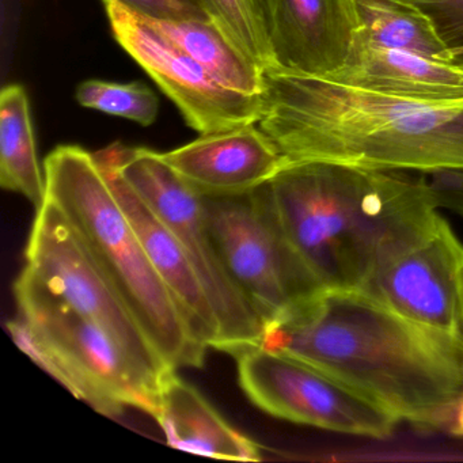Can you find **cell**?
Instances as JSON below:
<instances>
[{
	"instance_id": "1",
	"label": "cell",
	"mask_w": 463,
	"mask_h": 463,
	"mask_svg": "<svg viewBox=\"0 0 463 463\" xmlns=\"http://www.w3.org/2000/svg\"><path fill=\"white\" fill-rule=\"evenodd\" d=\"M260 346L294 357L394 417L446 430L463 395V335L360 289H322L265 322Z\"/></svg>"
},
{
	"instance_id": "2",
	"label": "cell",
	"mask_w": 463,
	"mask_h": 463,
	"mask_svg": "<svg viewBox=\"0 0 463 463\" xmlns=\"http://www.w3.org/2000/svg\"><path fill=\"white\" fill-rule=\"evenodd\" d=\"M257 126L288 162L420 175L463 170V107L382 96L329 77L264 71Z\"/></svg>"
},
{
	"instance_id": "3",
	"label": "cell",
	"mask_w": 463,
	"mask_h": 463,
	"mask_svg": "<svg viewBox=\"0 0 463 463\" xmlns=\"http://www.w3.org/2000/svg\"><path fill=\"white\" fill-rule=\"evenodd\" d=\"M265 188L287 240L324 289H359L441 215L420 173L288 162Z\"/></svg>"
},
{
	"instance_id": "4",
	"label": "cell",
	"mask_w": 463,
	"mask_h": 463,
	"mask_svg": "<svg viewBox=\"0 0 463 463\" xmlns=\"http://www.w3.org/2000/svg\"><path fill=\"white\" fill-rule=\"evenodd\" d=\"M48 197L80 232L170 367H203L210 346L151 264L94 153L59 146L44 162Z\"/></svg>"
},
{
	"instance_id": "5",
	"label": "cell",
	"mask_w": 463,
	"mask_h": 463,
	"mask_svg": "<svg viewBox=\"0 0 463 463\" xmlns=\"http://www.w3.org/2000/svg\"><path fill=\"white\" fill-rule=\"evenodd\" d=\"M18 317L7 324L18 348L78 400L108 417L127 408L153 417L162 378L107 330L24 269L14 284Z\"/></svg>"
},
{
	"instance_id": "6",
	"label": "cell",
	"mask_w": 463,
	"mask_h": 463,
	"mask_svg": "<svg viewBox=\"0 0 463 463\" xmlns=\"http://www.w3.org/2000/svg\"><path fill=\"white\" fill-rule=\"evenodd\" d=\"M94 156L113 167L145 199L185 249L218 319V351L235 356L243 349L260 345L264 321L222 262L205 218L202 194L156 151L118 142Z\"/></svg>"
},
{
	"instance_id": "7",
	"label": "cell",
	"mask_w": 463,
	"mask_h": 463,
	"mask_svg": "<svg viewBox=\"0 0 463 463\" xmlns=\"http://www.w3.org/2000/svg\"><path fill=\"white\" fill-rule=\"evenodd\" d=\"M203 202L222 262L264 325L324 289L287 240L265 184Z\"/></svg>"
},
{
	"instance_id": "8",
	"label": "cell",
	"mask_w": 463,
	"mask_h": 463,
	"mask_svg": "<svg viewBox=\"0 0 463 463\" xmlns=\"http://www.w3.org/2000/svg\"><path fill=\"white\" fill-rule=\"evenodd\" d=\"M25 269L78 313L107 330L146 370L159 378L175 370L165 362L80 232L50 197L36 211Z\"/></svg>"
},
{
	"instance_id": "9",
	"label": "cell",
	"mask_w": 463,
	"mask_h": 463,
	"mask_svg": "<svg viewBox=\"0 0 463 463\" xmlns=\"http://www.w3.org/2000/svg\"><path fill=\"white\" fill-rule=\"evenodd\" d=\"M246 397L265 413L295 424L384 440L400 422L316 368L256 345L235 354Z\"/></svg>"
},
{
	"instance_id": "10",
	"label": "cell",
	"mask_w": 463,
	"mask_h": 463,
	"mask_svg": "<svg viewBox=\"0 0 463 463\" xmlns=\"http://www.w3.org/2000/svg\"><path fill=\"white\" fill-rule=\"evenodd\" d=\"M113 36L177 105L186 124L200 135L257 124L261 96H249L222 85L145 17L116 4H105Z\"/></svg>"
},
{
	"instance_id": "11",
	"label": "cell",
	"mask_w": 463,
	"mask_h": 463,
	"mask_svg": "<svg viewBox=\"0 0 463 463\" xmlns=\"http://www.w3.org/2000/svg\"><path fill=\"white\" fill-rule=\"evenodd\" d=\"M359 289L406 318L463 335V240L441 213Z\"/></svg>"
},
{
	"instance_id": "12",
	"label": "cell",
	"mask_w": 463,
	"mask_h": 463,
	"mask_svg": "<svg viewBox=\"0 0 463 463\" xmlns=\"http://www.w3.org/2000/svg\"><path fill=\"white\" fill-rule=\"evenodd\" d=\"M276 69L332 77L359 36L354 0H260Z\"/></svg>"
},
{
	"instance_id": "13",
	"label": "cell",
	"mask_w": 463,
	"mask_h": 463,
	"mask_svg": "<svg viewBox=\"0 0 463 463\" xmlns=\"http://www.w3.org/2000/svg\"><path fill=\"white\" fill-rule=\"evenodd\" d=\"M161 156L202 196L254 191L288 164L257 124L200 135L194 142L161 153Z\"/></svg>"
},
{
	"instance_id": "14",
	"label": "cell",
	"mask_w": 463,
	"mask_h": 463,
	"mask_svg": "<svg viewBox=\"0 0 463 463\" xmlns=\"http://www.w3.org/2000/svg\"><path fill=\"white\" fill-rule=\"evenodd\" d=\"M333 80L360 90L424 102L463 107V61L438 59L375 47L357 39Z\"/></svg>"
},
{
	"instance_id": "15",
	"label": "cell",
	"mask_w": 463,
	"mask_h": 463,
	"mask_svg": "<svg viewBox=\"0 0 463 463\" xmlns=\"http://www.w3.org/2000/svg\"><path fill=\"white\" fill-rule=\"evenodd\" d=\"M97 162L137 232L151 264L169 287L197 335L210 348L218 349V319L185 249L156 211L113 167L99 159Z\"/></svg>"
},
{
	"instance_id": "16",
	"label": "cell",
	"mask_w": 463,
	"mask_h": 463,
	"mask_svg": "<svg viewBox=\"0 0 463 463\" xmlns=\"http://www.w3.org/2000/svg\"><path fill=\"white\" fill-rule=\"evenodd\" d=\"M170 370L159 383L153 417L173 449L215 459L259 462V444L235 430L188 382Z\"/></svg>"
},
{
	"instance_id": "17",
	"label": "cell",
	"mask_w": 463,
	"mask_h": 463,
	"mask_svg": "<svg viewBox=\"0 0 463 463\" xmlns=\"http://www.w3.org/2000/svg\"><path fill=\"white\" fill-rule=\"evenodd\" d=\"M146 21L202 64L222 85L249 96H261L264 70L242 52L210 18H146Z\"/></svg>"
},
{
	"instance_id": "18",
	"label": "cell",
	"mask_w": 463,
	"mask_h": 463,
	"mask_svg": "<svg viewBox=\"0 0 463 463\" xmlns=\"http://www.w3.org/2000/svg\"><path fill=\"white\" fill-rule=\"evenodd\" d=\"M0 185L25 196L36 211L48 197L25 89L10 85L0 94Z\"/></svg>"
},
{
	"instance_id": "19",
	"label": "cell",
	"mask_w": 463,
	"mask_h": 463,
	"mask_svg": "<svg viewBox=\"0 0 463 463\" xmlns=\"http://www.w3.org/2000/svg\"><path fill=\"white\" fill-rule=\"evenodd\" d=\"M357 39L375 47L438 59H455L430 18L403 0H354Z\"/></svg>"
},
{
	"instance_id": "20",
	"label": "cell",
	"mask_w": 463,
	"mask_h": 463,
	"mask_svg": "<svg viewBox=\"0 0 463 463\" xmlns=\"http://www.w3.org/2000/svg\"><path fill=\"white\" fill-rule=\"evenodd\" d=\"M203 10L260 69H276L260 0H199Z\"/></svg>"
},
{
	"instance_id": "21",
	"label": "cell",
	"mask_w": 463,
	"mask_h": 463,
	"mask_svg": "<svg viewBox=\"0 0 463 463\" xmlns=\"http://www.w3.org/2000/svg\"><path fill=\"white\" fill-rule=\"evenodd\" d=\"M75 99L83 108L127 118L142 127L153 126L158 118V97L145 83L85 80L78 86Z\"/></svg>"
},
{
	"instance_id": "22",
	"label": "cell",
	"mask_w": 463,
	"mask_h": 463,
	"mask_svg": "<svg viewBox=\"0 0 463 463\" xmlns=\"http://www.w3.org/2000/svg\"><path fill=\"white\" fill-rule=\"evenodd\" d=\"M432 21L455 59L463 61V0H403Z\"/></svg>"
},
{
	"instance_id": "23",
	"label": "cell",
	"mask_w": 463,
	"mask_h": 463,
	"mask_svg": "<svg viewBox=\"0 0 463 463\" xmlns=\"http://www.w3.org/2000/svg\"><path fill=\"white\" fill-rule=\"evenodd\" d=\"M105 4H116L137 14L154 20H186V18H208L199 0H102Z\"/></svg>"
},
{
	"instance_id": "24",
	"label": "cell",
	"mask_w": 463,
	"mask_h": 463,
	"mask_svg": "<svg viewBox=\"0 0 463 463\" xmlns=\"http://www.w3.org/2000/svg\"><path fill=\"white\" fill-rule=\"evenodd\" d=\"M446 430H449L452 436L463 438V395L455 405L454 411H452Z\"/></svg>"
}]
</instances>
